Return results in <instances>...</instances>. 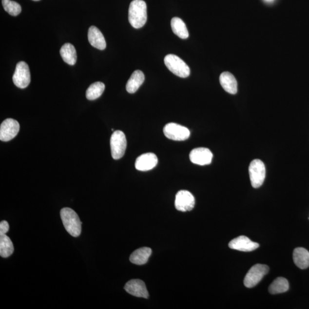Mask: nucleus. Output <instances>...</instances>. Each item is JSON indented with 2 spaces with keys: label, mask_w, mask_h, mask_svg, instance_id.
<instances>
[{
  "label": "nucleus",
  "mask_w": 309,
  "mask_h": 309,
  "mask_svg": "<svg viewBox=\"0 0 309 309\" xmlns=\"http://www.w3.org/2000/svg\"><path fill=\"white\" fill-rule=\"evenodd\" d=\"M147 19V5L143 0H134L128 10V20L134 28L139 29L145 25Z\"/></svg>",
  "instance_id": "1"
},
{
  "label": "nucleus",
  "mask_w": 309,
  "mask_h": 309,
  "mask_svg": "<svg viewBox=\"0 0 309 309\" xmlns=\"http://www.w3.org/2000/svg\"><path fill=\"white\" fill-rule=\"evenodd\" d=\"M60 216L62 223L67 232L74 237L81 234L82 222L74 210L68 208L61 209Z\"/></svg>",
  "instance_id": "2"
},
{
  "label": "nucleus",
  "mask_w": 309,
  "mask_h": 309,
  "mask_svg": "<svg viewBox=\"0 0 309 309\" xmlns=\"http://www.w3.org/2000/svg\"><path fill=\"white\" fill-rule=\"evenodd\" d=\"M164 64L174 75L182 78L189 77L190 69L186 62L177 56L173 54L167 55L164 59Z\"/></svg>",
  "instance_id": "3"
},
{
  "label": "nucleus",
  "mask_w": 309,
  "mask_h": 309,
  "mask_svg": "<svg viewBox=\"0 0 309 309\" xmlns=\"http://www.w3.org/2000/svg\"><path fill=\"white\" fill-rule=\"evenodd\" d=\"M249 172L252 186L255 189L260 187L264 183L266 177L264 163L259 159L253 160L250 164Z\"/></svg>",
  "instance_id": "4"
},
{
  "label": "nucleus",
  "mask_w": 309,
  "mask_h": 309,
  "mask_svg": "<svg viewBox=\"0 0 309 309\" xmlns=\"http://www.w3.org/2000/svg\"><path fill=\"white\" fill-rule=\"evenodd\" d=\"M110 146L112 157L114 159H119L124 156L127 148V140L122 131H114L111 137Z\"/></svg>",
  "instance_id": "5"
},
{
  "label": "nucleus",
  "mask_w": 309,
  "mask_h": 309,
  "mask_svg": "<svg viewBox=\"0 0 309 309\" xmlns=\"http://www.w3.org/2000/svg\"><path fill=\"white\" fill-rule=\"evenodd\" d=\"M269 268L267 265L256 264L253 266L246 274L244 279V285L246 288H252L260 282L266 274H268Z\"/></svg>",
  "instance_id": "6"
},
{
  "label": "nucleus",
  "mask_w": 309,
  "mask_h": 309,
  "mask_svg": "<svg viewBox=\"0 0 309 309\" xmlns=\"http://www.w3.org/2000/svg\"><path fill=\"white\" fill-rule=\"evenodd\" d=\"M13 81L16 87L25 88L31 83V74L28 65L24 61H19L16 65L13 76Z\"/></svg>",
  "instance_id": "7"
},
{
  "label": "nucleus",
  "mask_w": 309,
  "mask_h": 309,
  "mask_svg": "<svg viewBox=\"0 0 309 309\" xmlns=\"http://www.w3.org/2000/svg\"><path fill=\"white\" fill-rule=\"evenodd\" d=\"M163 133L168 139L175 141L186 140L190 136L188 128L174 123L166 124L163 128Z\"/></svg>",
  "instance_id": "8"
},
{
  "label": "nucleus",
  "mask_w": 309,
  "mask_h": 309,
  "mask_svg": "<svg viewBox=\"0 0 309 309\" xmlns=\"http://www.w3.org/2000/svg\"><path fill=\"white\" fill-rule=\"evenodd\" d=\"M195 200L192 193L186 190L179 191L175 197V208L180 212L191 211L194 208Z\"/></svg>",
  "instance_id": "9"
},
{
  "label": "nucleus",
  "mask_w": 309,
  "mask_h": 309,
  "mask_svg": "<svg viewBox=\"0 0 309 309\" xmlns=\"http://www.w3.org/2000/svg\"><path fill=\"white\" fill-rule=\"evenodd\" d=\"M19 124L13 119L5 120L0 126V140L8 141L14 139L19 133Z\"/></svg>",
  "instance_id": "10"
},
{
  "label": "nucleus",
  "mask_w": 309,
  "mask_h": 309,
  "mask_svg": "<svg viewBox=\"0 0 309 309\" xmlns=\"http://www.w3.org/2000/svg\"><path fill=\"white\" fill-rule=\"evenodd\" d=\"M212 151L207 148H196L190 154L191 162L200 166L208 165L212 163Z\"/></svg>",
  "instance_id": "11"
},
{
  "label": "nucleus",
  "mask_w": 309,
  "mask_h": 309,
  "mask_svg": "<svg viewBox=\"0 0 309 309\" xmlns=\"http://www.w3.org/2000/svg\"><path fill=\"white\" fill-rule=\"evenodd\" d=\"M229 246L232 249L248 252L255 251L259 248V245L258 243L251 241L247 236L242 235L230 241Z\"/></svg>",
  "instance_id": "12"
},
{
  "label": "nucleus",
  "mask_w": 309,
  "mask_h": 309,
  "mask_svg": "<svg viewBox=\"0 0 309 309\" xmlns=\"http://www.w3.org/2000/svg\"><path fill=\"white\" fill-rule=\"evenodd\" d=\"M124 289L128 293L137 297L148 298L149 297L146 285L140 279H132L128 281L125 285Z\"/></svg>",
  "instance_id": "13"
},
{
  "label": "nucleus",
  "mask_w": 309,
  "mask_h": 309,
  "mask_svg": "<svg viewBox=\"0 0 309 309\" xmlns=\"http://www.w3.org/2000/svg\"><path fill=\"white\" fill-rule=\"evenodd\" d=\"M158 159L155 154L146 153L138 157L135 162V168L140 172L152 170L157 165Z\"/></svg>",
  "instance_id": "14"
},
{
  "label": "nucleus",
  "mask_w": 309,
  "mask_h": 309,
  "mask_svg": "<svg viewBox=\"0 0 309 309\" xmlns=\"http://www.w3.org/2000/svg\"><path fill=\"white\" fill-rule=\"evenodd\" d=\"M88 41L93 47L104 50L106 48V41L101 31L95 26L89 28L88 34Z\"/></svg>",
  "instance_id": "15"
},
{
  "label": "nucleus",
  "mask_w": 309,
  "mask_h": 309,
  "mask_svg": "<svg viewBox=\"0 0 309 309\" xmlns=\"http://www.w3.org/2000/svg\"><path fill=\"white\" fill-rule=\"evenodd\" d=\"M220 83L224 90L230 94L234 95L237 93L238 84L236 78L228 72H223L220 76Z\"/></svg>",
  "instance_id": "16"
},
{
  "label": "nucleus",
  "mask_w": 309,
  "mask_h": 309,
  "mask_svg": "<svg viewBox=\"0 0 309 309\" xmlns=\"http://www.w3.org/2000/svg\"><path fill=\"white\" fill-rule=\"evenodd\" d=\"M145 77L142 71L136 70L131 76L126 84V90L128 93L134 94L144 83Z\"/></svg>",
  "instance_id": "17"
},
{
  "label": "nucleus",
  "mask_w": 309,
  "mask_h": 309,
  "mask_svg": "<svg viewBox=\"0 0 309 309\" xmlns=\"http://www.w3.org/2000/svg\"><path fill=\"white\" fill-rule=\"evenodd\" d=\"M294 264L301 269H306L309 266V252L303 248H297L293 252Z\"/></svg>",
  "instance_id": "18"
},
{
  "label": "nucleus",
  "mask_w": 309,
  "mask_h": 309,
  "mask_svg": "<svg viewBox=\"0 0 309 309\" xmlns=\"http://www.w3.org/2000/svg\"><path fill=\"white\" fill-rule=\"evenodd\" d=\"M152 251L149 248H141L134 251L131 255L130 260L134 264L142 265L146 264Z\"/></svg>",
  "instance_id": "19"
},
{
  "label": "nucleus",
  "mask_w": 309,
  "mask_h": 309,
  "mask_svg": "<svg viewBox=\"0 0 309 309\" xmlns=\"http://www.w3.org/2000/svg\"><path fill=\"white\" fill-rule=\"evenodd\" d=\"M60 54L62 60L70 65H74L77 60V51L74 46L70 43H65L62 46Z\"/></svg>",
  "instance_id": "20"
},
{
  "label": "nucleus",
  "mask_w": 309,
  "mask_h": 309,
  "mask_svg": "<svg viewBox=\"0 0 309 309\" xmlns=\"http://www.w3.org/2000/svg\"><path fill=\"white\" fill-rule=\"evenodd\" d=\"M171 25L173 32L179 38L186 39L189 38V34L185 23L179 18H174L171 21Z\"/></svg>",
  "instance_id": "21"
},
{
  "label": "nucleus",
  "mask_w": 309,
  "mask_h": 309,
  "mask_svg": "<svg viewBox=\"0 0 309 309\" xmlns=\"http://www.w3.org/2000/svg\"><path fill=\"white\" fill-rule=\"evenodd\" d=\"M14 251V246L9 236L0 235V255L2 258H8Z\"/></svg>",
  "instance_id": "22"
},
{
  "label": "nucleus",
  "mask_w": 309,
  "mask_h": 309,
  "mask_svg": "<svg viewBox=\"0 0 309 309\" xmlns=\"http://www.w3.org/2000/svg\"><path fill=\"white\" fill-rule=\"evenodd\" d=\"M289 289V284L287 279L283 277H279L272 282L269 288V291L270 293L272 294H280L287 292Z\"/></svg>",
  "instance_id": "23"
},
{
  "label": "nucleus",
  "mask_w": 309,
  "mask_h": 309,
  "mask_svg": "<svg viewBox=\"0 0 309 309\" xmlns=\"http://www.w3.org/2000/svg\"><path fill=\"white\" fill-rule=\"evenodd\" d=\"M105 90V85L101 82H96L92 84L86 91V97L88 100H94L101 97Z\"/></svg>",
  "instance_id": "24"
},
{
  "label": "nucleus",
  "mask_w": 309,
  "mask_h": 309,
  "mask_svg": "<svg viewBox=\"0 0 309 309\" xmlns=\"http://www.w3.org/2000/svg\"><path fill=\"white\" fill-rule=\"evenodd\" d=\"M2 4L5 11L10 15L16 16L21 12V5L17 2L11 0H2Z\"/></svg>",
  "instance_id": "25"
},
{
  "label": "nucleus",
  "mask_w": 309,
  "mask_h": 309,
  "mask_svg": "<svg viewBox=\"0 0 309 309\" xmlns=\"http://www.w3.org/2000/svg\"><path fill=\"white\" fill-rule=\"evenodd\" d=\"M9 226L7 221H2L0 223V235L5 234L9 231Z\"/></svg>",
  "instance_id": "26"
},
{
  "label": "nucleus",
  "mask_w": 309,
  "mask_h": 309,
  "mask_svg": "<svg viewBox=\"0 0 309 309\" xmlns=\"http://www.w3.org/2000/svg\"><path fill=\"white\" fill-rule=\"evenodd\" d=\"M265 1L267 2H271L273 1V0H265Z\"/></svg>",
  "instance_id": "27"
},
{
  "label": "nucleus",
  "mask_w": 309,
  "mask_h": 309,
  "mask_svg": "<svg viewBox=\"0 0 309 309\" xmlns=\"http://www.w3.org/2000/svg\"><path fill=\"white\" fill-rule=\"evenodd\" d=\"M33 1H40V0H33Z\"/></svg>",
  "instance_id": "28"
}]
</instances>
